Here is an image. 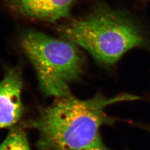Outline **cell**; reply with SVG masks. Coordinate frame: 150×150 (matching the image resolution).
Returning a JSON list of instances; mask_svg holds the SVG:
<instances>
[{
    "label": "cell",
    "mask_w": 150,
    "mask_h": 150,
    "mask_svg": "<svg viewBox=\"0 0 150 150\" xmlns=\"http://www.w3.org/2000/svg\"><path fill=\"white\" fill-rule=\"evenodd\" d=\"M22 80L20 71H8L0 81V129L16 126L24 113L22 102Z\"/></svg>",
    "instance_id": "obj_4"
},
{
    "label": "cell",
    "mask_w": 150,
    "mask_h": 150,
    "mask_svg": "<svg viewBox=\"0 0 150 150\" xmlns=\"http://www.w3.org/2000/svg\"><path fill=\"white\" fill-rule=\"evenodd\" d=\"M0 150H31L27 136L20 126H15L0 144Z\"/></svg>",
    "instance_id": "obj_6"
},
{
    "label": "cell",
    "mask_w": 150,
    "mask_h": 150,
    "mask_svg": "<svg viewBox=\"0 0 150 150\" xmlns=\"http://www.w3.org/2000/svg\"><path fill=\"white\" fill-rule=\"evenodd\" d=\"M75 0H8L12 9L23 16L54 22L68 17Z\"/></svg>",
    "instance_id": "obj_5"
},
{
    "label": "cell",
    "mask_w": 150,
    "mask_h": 150,
    "mask_svg": "<svg viewBox=\"0 0 150 150\" xmlns=\"http://www.w3.org/2000/svg\"><path fill=\"white\" fill-rule=\"evenodd\" d=\"M145 128H146V129H147V131H149V132H150V126H148V127H146Z\"/></svg>",
    "instance_id": "obj_8"
},
{
    "label": "cell",
    "mask_w": 150,
    "mask_h": 150,
    "mask_svg": "<svg viewBox=\"0 0 150 150\" xmlns=\"http://www.w3.org/2000/svg\"><path fill=\"white\" fill-rule=\"evenodd\" d=\"M141 98L129 94L107 98L97 94L81 100L72 96L56 98L51 105L41 108L38 116L22 123L23 127L37 129L39 150H79L100 139L99 129L114 119L105 112L113 103Z\"/></svg>",
    "instance_id": "obj_1"
},
{
    "label": "cell",
    "mask_w": 150,
    "mask_h": 150,
    "mask_svg": "<svg viewBox=\"0 0 150 150\" xmlns=\"http://www.w3.org/2000/svg\"><path fill=\"white\" fill-rule=\"evenodd\" d=\"M21 46L35 69L45 95L72 96L69 85L80 77L85 64L82 54L74 44L30 30L22 36Z\"/></svg>",
    "instance_id": "obj_3"
},
{
    "label": "cell",
    "mask_w": 150,
    "mask_h": 150,
    "mask_svg": "<svg viewBox=\"0 0 150 150\" xmlns=\"http://www.w3.org/2000/svg\"><path fill=\"white\" fill-rule=\"evenodd\" d=\"M79 150H108L102 143L101 139L86 148Z\"/></svg>",
    "instance_id": "obj_7"
},
{
    "label": "cell",
    "mask_w": 150,
    "mask_h": 150,
    "mask_svg": "<svg viewBox=\"0 0 150 150\" xmlns=\"http://www.w3.org/2000/svg\"><path fill=\"white\" fill-rule=\"evenodd\" d=\"M59 31L66 40L85 48L105 64H115L129 50L145 44L139 30L128 17L105 6L84 18L66 23Z\"/></svg>",
    "instance_id": "obj_2"
}]
</instances>
